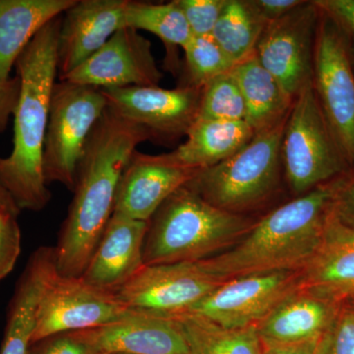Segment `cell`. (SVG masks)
<instances>
[{
  "label": "cell",
  "mask_w": 354,
  "mask_h": 354,
  "mask_svg": "<svg viewBox=\"0 0 354 354\" xmlns=\"http://www.w3.org/2000/svg\"><path fill=\"white\" fill-rule=\"evenodd\" d=\"M149 140L143 127L109 108L95 125L77 169L68 214L53 248L59 276L82 277L113 216L121 174L137 147Z\"/></svg>",
  "instance_id": "6da1fadb"
},
{
  "label": "cell",
  "mask_w": 354,
  "mask_h": 354,
  "mask_svg": "<svg viewBox=\"0 0 354 354\" xmlns=\"http://www.w3.org/2000/svg\"><path fill=\"white\" fill-rule=\"evenodd\" d=\"M318 342L264 346L263 354H317Z\"/></svg>",
  "instance_id": "74e56055"
},
{
  "label": "cell",
  "mask_w": 354,
  "mask_h": 354,
  "mask_svg": "<svg viewBox=\"0 0 354 354\" xmlns=\"http://www.w3.org/2000/svg\"><path fill=\"white\" fill-rule=\"evenodd\" d=\"M20 213L21 209L18 208L12 197L0 186V214H10L18 216Z\"/></svg>",
  "instance_id": "f35d334b"
},
{
  "label": "cell",
  "mask_w": 354,
  "mask_h": 354,
  "mask_svg": "<svg viewBox=\"0 0 354 354\" xmlns=\"http://www.w3.org/2000/svg\"><path fill=\"white\" fill-rule=\"evenodd\" d=\"M232 72L243 95L245 121L255 134L271 129L288 118L295 101L255 53L234 65Z\"/></svg>",
  "instance_id": "cb8c5ba5"
},
{
  "label": "cell",
  "mask_w": 354,
  "mask_h": 354,
  "mask_svg": "<svg viewBox=\"0 0 354 354\" xmlns=\"http://www.w3.org/2000/svg\"><path fill=\"white\" fill-rule=\"evenodd\" d=\"M341 304L300 286L258 324L263 346L319 342L329 329Z\"/></svg>",
  "instance_id": "ffe728a7"
},
{
  "label": "cell",
  "mask_w": 354,
  "mask_h": 354,
  "mask_svg": "<svg viewBox=\"0 0 354 354\" xmlns=\"http://www.w3.org/2000/svg\"><path fill=\"white\" fill-rule=\"evenodd\" d=\"M254 6L267 23L281 19L304 0H252Z\"/></svg>",
  "instance_id": "8d00e7d4"
},
{
  "label": "cell",
  "mask_w": 354,
  "mask_h": 354,
  "mask_svg": "<svg viewBox=\"0 0 354 354\" xmlns=\"http://www.w3.org/2000/svg\"><path fill=\"white\" fill-rule=\"evenodd\" d=\"M319 18L314 0H304L281 19L268 23L256 46V57L292 101L313 78Z\"/></svg>",
  "instance_id": "30bf717a"
},
{
  "label": "cell",
  "mask_w": 354,
  "mask_h": 354,
  "mask_svg": "<svg viewBox=\"0 0 354 354\" xmlns=\"http://www.w3.org/2000/svg\"><path fill=\"white\" fill-rule=\"evenodd\" d=\"M131 311L115 292L95 288L82 278H65L55 272L39 300L32 344L51 335L101 327Z\"/></svg>",
  "instance_id": "9c48e42d"
},
{
  "label": "cell",
  "mask_w": 354,
  "mask_h": 354,
  "mask_svg": "<svg viewBox=\"0 0 354 354\" xmlns=\"http://www.w3.org/2000/svg\"><path fill=\"white\" fill-rule=\"evenodd\" d=\"M267 24L252 0H227L212 36L236 65L255 53Z\"/></svg>",
  "instance_id": "484cf974"
},
{
  "label": "cell",
  "mask_w": 354,
  "mask_h": 354,
  "mask_svg": "<svg viewBox=\"0 0 354 354\" xmlns=\"http://www.w3.org/2000/svg\"><path fill=\"white\" fill-rule=\"evenodd\" d=\"M312 85L330 131L353 169L354 70L341 34L321 10L314 48Z\"/></svg>",
  "instance_id": "ba28073f"
},
{
  "label": "cell",
  "mask_w": 354,
  "mask_h": 354,
  "mask_svg": "<svg viewBox=\"0 0 354 354\" xmlns=\"http://www.w3.org/2000/svg\"><path fill=\"white\" fill-rule=\"evenodd\" d=\"M223 283L206 271L201 260L150 265L144 266L115 295L129 309L174 317L185 313Z\"/></svg>",
  "instance_id": "8fae6325"
},
{
  "label": "cell",
  "mask_w": 354,
  "mask_h": 354,
  "mask_svg": "<svg viewBox=\"0 0 354 354\" xmlns=\"http://www.w3.org/2000/svg\"><path fill=\"white\" fill-rule=\"evenodd\" d=\"M60 24L62 16L44 26L15 64L20 93L13 113V149L10 155L0 157V186L21 211H43L51 199L43 158L51 95L57 83Z\"/></svg>",
  "instance_id": "7a4b0ae2"
},
{
  "label": "cell",
  "mask_w": 354,
  "mask_h": 354,
  "mask_svg": "<svg viewBox=\"0 0 354 354\" xmlns=\"http://www.w3.org/2000/svg\"><path fill=\"white\" fill-rule=\"evenodd\" d=\"M330 215L346 227L354 228V167L337 179Z\"/></svg>",
  "instance_id": "e575fe53"
},
{
  "label": "cell",
  "mask_w": 354,
  "mask_h": 354,
  "mask_svg": "<svg viewBox=\"0 0 354 354\" xmlns=\"http://www.w3.org/2000/svg\"><path fill=\"white\" fill-rule=\"evenodd\" d=\"M286 120L255 134L232 157L198 172L188 186L209 204L234 215L249 216L262 208L285 179L281 140Z\"/></svg>",
  "instance_id": "5b68a950"
},
{
  "label": "cell",
  "mask_w": 354,
  "mask_h": 354,
  "mask_svg": "<svg viewBox=\"0 0 354 354\" xmlns=\"http://www.w3.org/2000/svg\"><path fill=\"white\" fill-rule=\"evenodd\" d=\"M198 172L162 164L153 155L136 151L121 174L113 214L148 223L162 203Z\"/></svg>",
  "instance_id": "e0dca14e"
},
{
  "label": "cell",
  "mask_w": 354,
  "mask_h": 354,
  "mask_svg": "<svg viewBox=\"0 0 354 354\" xmlns=\"http://www.w3.org/2000/svg\"><path fill=\"white\" fill-rule=\"evenodd\" d=\"M245 115L243 95L232 70L202 88L197 120L239 121L245 120Z\"/></svg>",
  "instance_id": "f1b7e54d"
},
{
  "label": "cell",
  "mask_w": 354,
  "mask_h": 354,
  "mask_svg": "<svg viewBox=\"0 0 354 354\" xmlns=\"http://www.w3.org/2000/svg\"><path fill=\"white\" fill-rule=\"evenodd\" d=\"M29 354H100L75 332L51 335L32 344Z\"/></svg>",
  "instance_id": "836d02e7"
},
{
  "label": "cell",
  "mask_w": 354,
  "mask_h": 354,
  "mask_svg": "<svg viewBox=\"0 0 354 354\" xmlns=\"http://www.w3.org/2000/svg\"><path fill=\"white\" fill-rule=\"evenodd\" d=\"M127 27L155 35L169 48H184L193 35L176 0L153 4L129 0L125 13Z\"/></svg>",
  "instance_id": "4316f807"
},
{
  "label": "cell",
  "mask_w": 354,
  "mask_h": 354,
  "mask_svg": "<svg viewBox=\"0 0 354 354\" xmlns=\"http://www.w3.org/2000/svg\"><path fill=\"white\" fill-rule=\"evenodd\" d=\"M348 302H349V304H353V306H354V299L353 300H351V301H348Z\"/></svg>",
  "instance_id": "ab89813d"
},
{
  "label": "cell",
  "mask_w": 354,
  "mask_h": 354,
  "mask_svg": "<svg viewBox=\"0 0 354 354\" xmlns=\"http://www.w3.org/2000/svg\"><path fill=\"white\" fill-rule=\"evenodd\" d=\"M283 177L293 197L351 171L330 131L312 82L295 97L281 140Z\"/></svg>",
  "instance_id": "8992f818"
},
{
  "label": "cell",
  "mask_w": 354,
  "mask_h": 354,
  "mask_svg": "<svg viewBox=\"0 0 354 354\" xmlns=\"http://www.w3.org/2000/svg\"><path fill=\"white\" fill-rule=\"evenodd\" d=\"M129 0H76L64 13L57 44V76L62 78L127 27Z\"/></svg>",
  "instance_id": "9a60e30c"
},
{
  "label": "cell",
  "mask_w": 354,
  "mask_h": 354,
  "mask_svg": "<svg viewBox=\"0 0 354 354\" xmlns=\"http://www.w3.org/2000/svg\"><path fill=\"white\" fill-rule=\"evenodd\" d=\"M75 333L100 354H190L176 319L137 310L113 323Z\"/></svg>",
  "instance_id": "2e32d148"
},
{
  "label": "cell",
  "mask_w": 354,
  "mask_h": 354,
  "mask_svg": "<svg viewBox=\"0 0 354 354\" xmlns=\"http://www.w3.org/2000/svg\"><path fill=\"white\" fill-rule=\"evenodd\" d=\"M75 1L0 0V83L11 78V69L35 36Z\"/></svg>",
  "instance_id": "603a6c76"
},
{
  "label": "cell",
  "mask_w": 354,
  "mask_h": 354,
  "mask_svg": "<svg viewBox=\"0 0 354 354\" xmlns=\"http://www.w3.org/2000/svg\"><path fill=\"white\" fill-rule=\"evenodd\" d=\"M254 136L245 120H197L183 144L171 153L153 157L164 165L200 171L232 157Z\"/></svg>",
  "instance_id": "7402d4cb"
},
{
  "label": "cell",
  "mask_w": 354,
  "mask_h": 354,
  "mask_svg": "<svg viewBox=\"0 0 354 354\" xmlns=\"http://www.w3.org/2000/svg\"><path fill=\"white\" fill-rule=\"evenodd\" d=\"M256 221L216 208L186 184L148 221L144 265L208 259L241 241Z\"/></svg>",
  "instance_id": "277c9868"
},
{
  "label": "cell",
  "mask_w": 354,
  "mask_h": 354,
  "mask_svg": "<svg viewBox=\"0 0 354 354\" xmlns=\"http://www.w3.org/2000/svg\"><path fill=\"white\" fill-rule=\"evenodd\" d=\"M339 178L272 209L234 245L201 260L203 267L223 281L259 272L301 271L322 241Z\"/></svg>",
  "instance_id": "3957f363"
},
{
  "label": "cell",
  "mask_w": 354,
  "mask_h": 354,
  "mask_svg": "<svg viewBox=\"0 0 354 354\" xmlns=\"http://www.w3.org/2000/svg\"><path fill=\"white\" fill-rule=\"evenodd\" d=\"M20 93L19 77L0 83V133L7 127L9 118L15 111Z\"/></svg>",
  "instance_id": "d590c367"
},
{
  "label": "cell",
  "mask_w": 354,
  "mask_h": 354,
  "mask_svg": "<svg viewBox=\"0 0 354 354\" xmlns=\"http://www.w3.org/2000/svg\"><path fill=\"white\" fill-rule=\"evenodd\" d=\"M108 108L143 127L151 140L174 143L197 120L202 90L188 87H127L102 90Z\"/></svg>",
  "instance_id": "4fadbf2b"
},
{
  "label": "cell",
  "mask_w": 354,
  "mask_h": 354,
  "mask_svg": "<svg viewBox=\"0 0 354 354\" xmlns=\"http://www.w3.org/2000/svg\"><path fill=\"white\" fill-rule=\"evenodd\" d=\"M300 283L337 304L354 299V228L330 215L320 245L300 271Z\"/></svg>",
  "instance_id": "d6986e66"
},
{
  "label": "cell",
  "mask_w": 354,
  "mask_h": 354,
  "mask_svg": "<svg viewBox=\"0 0 354 354\" xmlns=\"http://www.w3.org/2000/svg\"><path fill=\"white\" fill-rule=\"evenodd\" d=\"M106 108L102 88L67 81L55 83L44 146L46 183L74 190L86 143Z\"/></svg>",
  "instance_id": "52a82bcc"
},
{
  "label": "cell",
  "mask_w": 354,
  "mask_h": 354,
  "mask_svg": "<svg viewBox=\"0 0 354 354\" xmlns=\"http://www.w3.org/2000/svg\"><path fill=\"white\" fill-rule=\"evenodd\" d=\"M55 272V250L51 247H39L30 256L9 304L0 354L30 353L39 300Z\"/></svg>",
  "instance_id": "44dd1931"
},
{
  "label": "cell",
  "mask_w": 354,
  "mask_h": 354,
  "mask_svg": "<svg viewBox=\"0 0 354 354\" xmlns=\"http://www.w3.org/2000/svg\"><path fill=\"white\" fill-rule=\"evenodd\" d=\"M185 75L179 87L202 90L216 77L234 67L212 35L193 36L183 48Z\"/></svg>",
  "instance_id": "83f0119b"
},
{
  "label": "cell",
  "mask_w": 354,
  "mask_h": 354,
  "mask_svg": "<svg viewBox=\"0 0 354 354\" xmlns=\"http://www.w3.org/2000/svg\"><path fill=\"white\" fill-rule=\"evenodd\" d=\"M164 74L152 44L131 28L118 30L95 55L59 81L102 88L158 87Z\"/></svg>",
  "instance_id": "5bb4252c"
},
{
  "label": "cell",
  "mask_w": 354,
  "mask_h": 354,
  "mask_svg": "<svg viewBox=\"0 0 354 354\" xmlns=\"http://www.w3.org/2000/svg\"><path fill=\"white\" fill-rule=\"evenodd\" d=\"M17 218L0 214V281L12 271L21 253L22 234Z\"/></svg>",
  "instance_id": "d6a6232c"
},
{
  "label": "cell",
  "mask_w": 354,
  "mask_h": 354,
  "mask_svg": "<svg viewBox=\"0 0 354 354\" xmlns=\"http://www.w3.org/2000/svg\"><path fill=\"white\" fill-rule=\"evenodd\" d=\"M341 34L354 70V0H314Z\"/></svg>",
  "instance_id": "1f68e13d"
},
{
  "label": "cell",
  "mask_w": 354,
  "mask_h": 354,
  "mask_svg": "<svg viewBox=\"0 0 354 354\" xmlns=\"http://www.w3.org/2000/svg\"><path fill=\"white\" fill-rule=\"evenodd\" d=\"M300 286V272L247 274L223 281L185 313L204 317L225 328L257 326Z\"/></svg>",
  "instance_id": "7c38bea8"
},
{
  "label": "cell",
  "mask_w": 354,
  "mask_h": 354,
  "mask_svg": "<svg viewBox=\"0 0 354 354\" xmlns=\"http://www.w3.org/2000/svg\"><path fill=\"white\" fill-rule=\"evenodd\" d=\"M317 354H354V306L344 302L317 344Z\"/></svg>",
  "instance_id": "f546056e"
},
{
  "label": "cell",
  "mask_w": 354,
  "mask_h": 354,
  "mask_svg": "<svg viewBox=\"0 0 354 354\" xmlns=\"http://www.w3.org/2000/svg\"><path fill=\"white\" fill-rule=\"evenodd\" d=\"M147 230V221L113 214L81 278L100 290H120L145 266Z\"/></svg>",
  "instance_id": "ac0fdd59"
},
{
  "label": "cell",
  "mask_w": 354,
  "mask_h": 354,
  "mask_svg": "<svg viewBox=\"0 0 354 354\" xmlns=\"http://www.w3.org/2000/svg\"><path fill=\"white\" fill-rule=\"evenodd\" d=\"M176 319L187 342L190 354H263L264 346L257 326L225 328L195 314Z\"/></svg>",
  "instance_id": "d4e9b609"
},
{
  "label": "cell",
  "mask_w": 354,
  "mask_h": 354,
  "mask_svg": "<svg viewBox=\"0 0 354 354\" xmlns=\"http://www.w3.org/2000/svg\"><path fill=\"white\" fill-rule=\"evenodd\" d=\"M193 36L212 35L227 0H176Z\"/></svg>",
  "instance_id": "4dcf8cb0"
}]
</instances>
